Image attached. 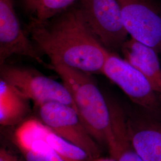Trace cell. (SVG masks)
<instances>
[{
    "label": "cell",
    "mask_w": 161,
    "mask_h": 161,
    "mask_svg": "<svg viewBox=\"0 0 161 161\" xmlns=\"http://www.w3.org/2000/svg\"><path fill=\"white\" fill-rule=\"evenodd\" d=\"M127 124L131 143L142 159L161 161V118L144 111L127 116Z\"/></svg>",
    "instance_id": "9"
},
{
    "label": "cell",
    "mask_w": 161,
    "mask_h": 161,
    "mask_svg": "<svg viewBox=\"0 0 161 161\" xmlns=\"http://www.w3.org/2000/svg\"><path fill=\"white\" fill-rule=\"evenodd\" d=\"M92 161H115V159L112 158L111 156L110 157H102L101 156L97 157V158H94L92 159Z\"/></svg>",
    "instance_id": "18"
},
{
    "label": "cell",
    "mask_w": 161,
    "mask_h": 161,
    "mask_svg": "<svg viewBox=\"0 0 161 161\" xmlns=\"http://www.w3.org/2000/svg\"><path fill=\"white\" fill-rule=\"evenodd\" d=\"M0 161H19L15 156L4 149L0 150Z\"/></svg>",
    "instance_id": "16"
},
{
    "label": "cell",
    "mask_w": 161,
    "mask_h": 161,
    "mask_svg": "<svg viewBox=\"0 0 161 161\" xmlns=\"http://www.w3.org/2000/svg\"><path fill=\"white\" fill-rule=\"evenodd\" d=\"M28 28L52 66L60 64L90 74L102 73L110 52L90 29L80 6L70 7L51 21L34 19Z\"/></svg>",
    "instance_id": "1"
},
{
    "label": "cell",
    "mask_w": 161,
    "mask_h": 161,
    "mask_svg": "<svg viewBox=\"0 0 161 161\" xmlns=\"http://www.w3.org/2000/svg\"><path fill=\"white\" fill-rule=\"evenodd\" d=\"M131 38L161 52V10L150 0H118Z\"/></svg>",
    "instance_id": "7"
},
{
    "label": "cell",
    "mask_w": 161,
    "mask_h": 161,
    "mask_svg": "<svg viewBox=\"0 0 161 161\" xmlns=\"http://www.w3.org/2000/svg\"><path fill=\"white\" fill-rule=\"evenodd\" d=\"M1 78L15 87L36 106L51 102L74 106L70 94L64 83H60L36 70L8 65H1Z\"/></svg>",
    "instance_id": "4"
},
{
    "label": "cell",
    "mask_w": 161,
    "mask_h": 161,
    "mask_svg": "<svg viewBox=\"0 0 161 161\" xmlns=\"http://www.w3.org/2000/svg\"><path fill=\"white\" fill-rule=\"evenodd\" d=\"M22 153L26 161H64L43 141L35 143Z\"/></svg>",
    "instance_id": "15"
},
{
    "label": "cell",
    "mask_w": 161,
    "mask_h": 161,
    "mask_svg": "<svg viewBox=\"0 0 161 161\" xmlns=\"http://www.w3.org/2000/svg\"><path fill=\"white\" fill-rule=\"evenodd\" d=\"M111 126L106 146L115 161H144L132 146L127 129V116L121 106L109 100Z\"/></svg>",
    "instance_id": "10"
},
{
    "label": "cell",
    "mask_w": 161,
    "mask_h": 161,
    "mask_svg": "<svg viewBox=\"0 0 161 161\" xmlns=\"http://www.w3.org/2000/svg\"><path fill=\"white\" fill-rule=\"evenodd\" d=\"M31 58L52 69L45 63L22 29L14 0H0V64L13 55Z\"/></svg>",
    "instance_id": "8"
},
{
    "label": "cell",
    "mask_w": 161,
    "mask_h": 161,
    "mask_svg": "<svg viewBox=\"0 0 161 161\" xmlns=\"http://www.w3.org/2000/svg\"><path fill=\"white\" fill-rule=\"evenodd\" d=\"M72 98L74 106L88 131L98 144L106 146L110 132L109 100L104 97L92 74L60 64L52 66Z\"/></svg>",
    "instance_id": "2"
},
{
    "label": "cell",
    "mask_w": 161,
    "mask_h": 161,
    "mask_svg": "<svg viewBox=\"0 0 161 161\" xmlns=\"http://www.w3.org/2000/svg\"><path fill=\"white\" fill-rule=\"evenodd\" d=\"M43 141L48 144L64 161H92L84 150L53 132L43 122L36 137V142Z\"/></svg>",
    "instance_id": "13"
},
{
    "label": "cell",
    "mask_w": 161,
    "mask_h": 161,
    "mask_svg": "<svg viewBox=\"0 0 161 161\" xmlns=\"http://www.w3.org/2000/svg\"><path fill=\"white\" fill-rule=\"evenodd\" d=\"M23 4L25 8L28 12L31 13H34L35 7L38 0H23Z\"/></svg>",
    "instance_id": "17"
},
{
    "label": "cell",
    "mask_w": 161,
    "mask_h": 161,
    "mask_svg": "<svg viewBox=\"0 0 161 161\" xmlns=\"http://www.w3.org/2000/svg\"><path fill=\"white\" fill-rule=\"evenodd\" d=\"M80 10L92 33L104 47L121 48L127 41L118 0H80Z\"/></svg>",
    "instance_id": "6"
},
{
    "label": "cell",
    "mask_w": 161,
    "mask_h": 161,
    "mask_svg": "<svg viewBox=\"0 0 161 161\" xmlns=\"http://www.w3.org/2000/svg\"><path fill=\"white\" fill-rule=\"evenodd\" d=\"M36 107L40 120L53 132L84 150L92 158L101 156L100 145L88 131L74 106L51 102Z\"/></svg>",
    "instance_id": "5"
},
{
    "label": "cell",
    "mask_w": 161,
    "mask_h": 161,
    "mask_svg": "<svg viewBox=\"0 0 161 161\" xmlns=\"http://www.w3.org/2000/svg\"><path fill=\"white\" fill-rule=\"evenodd\" d=\"M125 59L148 79L161 97V68L157 51L131 38L121 47Z\"/></svg>",
    "instance_id": "11"
},
{
    "label": "cell",
    "mask_w": 161,
    "mask_h": 161,
    "mask_svg": "<svg viewBox=\"0 0 161 161\" xmlns=\"http://www.w3.org/2000/svg\"><path fill=\"white\" fill-rule=\"evenodd\" d=\"M102 74L119 86L134 103L161 118V96L148 79L125 58L110 53Z\"/></svg>",
    "instance_id": "3"
},
{
    "label": "cell",
    "mask_w": 161,
    "mask_h": 161,
    "mask_svg": "<svg viewBox=\"0 0 161 161\" xmlns=\"http://www.w3.org/2000/svg\"><path fill=\"white\" fill-rule=\"evenodd\" d=\"M80 0H38L34 14L40 22L50 20L72 7Z\"/></svg>",
    "instance_id": "14"
},
{
    "label": "cell",
    "mask_w": 161,
    "mask_h": 161,
    "mask_svg": "<svg viewBox=\"0 0 161 161\" xmlns=\"http://www.w3.org/2000/svg\"><path fill=\"white\" fill-rule=\"evenodd\" d=\"M29 99L1 78L0 124L12 126L21 123L29 112Z\"/></svg>",
    "instance_id": "12"
}]
</instances>
